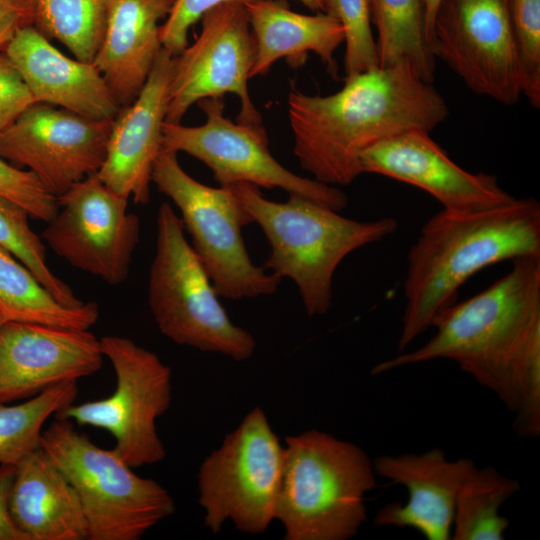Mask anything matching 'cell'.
I'll use <instances>...</instances> for the list:
<instances>
[{"label":"cell","instance_id":"obj_15","mask_svg":"<svg viewBox=\"0 0 540 540\" xmlns=\"http://www.w3.org/2000/svg\"><path fill=\"white\" fill-rule=\"evenodd\" d=\"M113 120L34 102L0 132V157L27 167L58 197L104 163Z\"/></svg>","mask_w":540,"mask_h":540},{"label":"cell","instance_id":"obj_28","mask_svg":"<svg viewBox=\"0 0 540 540\" xmlns=\"http://www.w3.org/2000/svg\"><path fill=\"white\" fill-rule=\"evenodd\" d=\"M77 394V381H67L20 404L0 403V465H17L40 448L47 419L74 403Z\"/></svg>","mask_w":540,"mask_h":540},{"label":"cell","instance_id":"obj_8","mask_svg":"<svg viewBox=\"0 0 540 540\" xmlns=\"http://www.w3.org/2000/svg\"><path fill=\"white\" fill-rule=\"evenodd\" d=\"M177 154L162 147L152 183L180 211L191 246L217 295L239 300L274 294L281 280L252 262L242 237V228L252 220L232 188L195 180L181 167Z\"/></svg>","mask_w":540,"mask_h":540},{"label":"cell","instance_id":"obj_25","mask_svg":"<svg viewBox=\"0 0 540 540\" xmlns=\"http://www.w3.org/2000/svg\"><path fill=\"white\" fill-rule=\"evenodd\" d=\"M371 24L377 30L379 66L408 62L433 83L436 58L426 32L424 0H368Z\"/></svg>","mask_w":540,"mask_h":540},{"label":"cell","instance_id":"obj_22","mask_svg":"<svg viewBox=\"0 0 540 540\" xmlns=\"http://www.w3.org/2000/svg\"><path fill=\"white\" fill-rule=\"evenodd\" d=\"M9 511L28 540H87L77 492L40 447L17 465Z\"/></svg>","mask_w":540,"mask_h":540},{"label":"cell","instance_id":"obj_29","mask_svg":"<svg viewBox=\"0 0 540 540\" xmlns=\"http://www.w3.org/2000/svg\"><path fill=\"white\" fill-rule=\"evenodd\" d=\"M29 217L24 207L0 195V246L16 257L59 303L82 306L85 302L49 268L45 245L32 231Z\"/></svg>","mask_w":540,"mask_h":540},{"label":"cell","instance_id":"obj_27","mask_svg":"<svg viewBox=\"0 0 540 540\" xmlns=\"http://www.w3.org/2000/svg\"><path fill=\"white\" fill-rule=\"evenodd\" d=\"M107 0H32L33 26L62 43L75 59L92 63L106 25Z\"/></svg>","mask_w":540,"mask_h":540},{"label":"cell","instance_id":"obj_23","mask_svg":"<svg viewBox=\"0 0 540 540\" xmlns=\"http://www.w3.org/2000/svg\"><path fill=\"white\" fill-rule=\"evenodd\" d=\"M255 42V59L250 78L266 74L279 59L301 66L314 52L337 77L334 54L344 43L340 23L325 13L294 12L279 0H255L245 5Z\"/></svg>","mask_w":540,"mask_h":540},{"label":"cell","instance_id":"obj_3","mask_svg":"<svg viewBox=\"0 0 540 540\" xmlns=\"http://www.w3.org/2000/svg\"><path fill=\"white\" fill-rule=\"evenodd\" d=\"M528 256H540V204L535 198H514L483 211L436 213L407 255L398 351L434 326L474 274Z\"/></svg>","mask_w":540,"mask_h":540},{"label":"cell","instance_id":"obj_10","mask_svg":"<svg viewBox=\"0 0 540 540\" xmlns=\"http://www.w3.org/2000/svg\"><path fill=\"white\" fill-rule=\"evenodd\" d=\"M100 344L115 371L114 392L104 399L72 403L54 416L108 431L115 440L113 449L132 468L156 464L166 456L156 420L171 403V369L129 338L107 335Z\"/></svg>","mask_w":540,"mask_h":540},{"label":"cell","instance_id":"obj_31","mask_svg":"<svg viewBox=\"0 0 540 540\" xmlns=\"http://www.w3.org/2000/svg\"><path fill=\"white\" fill-rule=\"evenodd\" d=\"M520 63L522 93L540 107V0H510Z\"/></svg>","mask_w":540,"mask_h":540},{"label":"cell","instance_id":"obj_34","mask_svg":"<svg viewBox=\"0 0 540 540\" xmlns=\"http://www.w3.org/2000/svg\"><path fill=\"white\" fill-rule=\"evenodd\" d=\"M35 102L18 71L0 53V132Z\"/></svg>","mask_w":540,"mask_h":540},{"label":"cell","instance_id":"obj_36","mask_svg":"<svg viewBox=\"0 0 540 540\" xmlns=\"http://www.w3.org/2000/svg\"><path fill=\"white\" fill-rule=\"evenodd\" d=\"M16 465H0V540H28L14 523L9 511V495Z\"/></svg>","mask_w":540,"mask_h":540},{"label":"cell","instance_id":"obj_11","mask_svg":"<svg viewBox=\"0 0 540 540\" xmlns=\"http://www.w3.org/2000/svg\"><path fill=\"white\" fill-rule=\"evenodd\" d=\"M206 116L195 127L164 122L162 147L185 152L203 162L221 187L249 183L259 188H280L336 211L348 203L339 188L301 177L282 166L271 154L263 125L234 123L224 115L222 97L197 103Z\"/></svg>","mask_w":540,"mask_h":540},{"label":"cell","instance_id":"obj_33","mask_svg":"<svg viewBox=\"0 0 540 540\" xmlns=\"http://www.w3.org/2000/svg\"><path fill=\"white\" fill-rule=\"evenodd\" d=\"M255 0H175L173 8L161 25L162 47L173 56L179 55L188 45L190 28L209 10L229 2L247 5Z\"/></svg>","mask_w":540,"mask_h":540},{"label":"cell","instance_id":"obj_7","mask_svg":"<svg viewBox=\"0 0 540 540\" xmlns=\"http://www.w3.org/2000/svg\"><path fill=\"white\" fill-rule=\"evenodd\" d=\"M155 255L148 305L160 332L178 345L219 353L235 361L255 352L253 335L229 318L185 228L168 202L157 212Z\"/></svg>","mask_w":540,"mask_h":540},{"label":"cell","instance_id":"obj_12","mask_svg":"<svg viewBox=\"0 0 540 540\" xmlns=\"http://www.w3.org/2000/svg\"><path fill=\"white\" fill-rule=\"evenodd\" d=\"M432 51L478 95L505 105L523 95L510 0H440Z\"/></svg>","mask_w":540,"mask_h":540},{"label":"cell","instance_id":"obj_19","mask_svg":"<svg viewBox=\"0 0 540 540\" xmlns=\"http://www.w3.org/2000/svg\"><path fill=\"white\" fill-rule=\"evenodd\" d=\"M174 56L162 48L137 97L112 121L106 156L97 172L110 189L135 204L150 201L154 162L162 149V128Z\"/></svg>","mask_w":540,"mask_h":540},{"label":"cell","instance_id":"obj_13","mask_svg":"<svg viewBox=\"0 0 540 540\" xmlns=\"http://www.w3.org/2000/svg\"><path fill=\"white\" fill-rule=\"evenodd\" d=\"M201 22L194 43L174 56L165 122L180 123L193 104L232 93L240 100L237 122L262 125L248 90L255 42L246 6L221 4Z\"/></svg>","mask_w":540,"mask_h":540},{"label":"cell","instance_id":"obj_18","mask_svg":"<svg viewBox=\"0 0 540 540\" xmlns=\"http://www.w3.org/2000/svg\"><path fill=\"white\" fill-rule=\"evenodd\" d=\"M373 465L377 476L407 491L405 502H391L377 511L375 526L410 528L427 540L451 539L459 491L477 467L472 459H450L441 448H431L381 455Z\"/></svg>","mask_w":540,"mask_h":540},{"label":"cell","instance_id":"obj_16","mask_svg":"<svg viewBox=\"0 0 540 540\" xmlns=\"http://www.w3.org/2000/svg\"><path fill=\"white\" fill-rule=\"evenodd\" d=\"M104 358L100 339L89 330L5 321L0 327V403L93 375Z\"/></svg>","mask_w":540,"mask_h":540},{"label":"cell","instance_id":"obj_21","mask_svg":"<svg viewBox=\"0 0 540 540\" xmlns=\"http://www.w3.org/2000/svg\"><path fill=\"white\" fill-rule=\"evenodd\" d=\"M175 0H107L106 25L93 63L117 103L129 105L144 86L161 51V21Z\"/></svg>","mask_w":540,"mask_h":540},{"label":"cell","instance_id":"obj_38","mask_svg":"<svg viewBox=\"0 0 540 540\" xmlns=\"http://www.w3.org/2000/svg\"><path fill=\"white\" fill-rule=\"evenodd\" d=\"M301 2L304 6H306L308 9L323 13V0H298Z\"/></svg>","mask_w":540,"mask_h":540},{"label":"cell","instance_id":"obj_24","mask_svg":"<svg viewBox=\"0 0 540 540\" xmlns=\"http://www.w3.org/2000/svg\"><path fill=\"white\" fill-rule=\"evenodd\" d=\"M0 312L6 321L89 330L99 318L95 302L79 307L59 303L35 276L0 246Z\"/></svg>","mask_w":540,"mask_h":540},{"label":"cell","instance_id":"obj_20","mask_svg":"<svg viewBox=\"0 0 540 540\" xmlns=\"http://www.w3.org/2000/svg\"><path fill=\"white\" fill-rule=\"evenodd\" d=\"M4 54L35 102L97 120H113L121 109L93 62L67 57L33 25L18 31Z\"/></svg>","mask_w":540,"mask_h":540},{"label":"cell","instance_id":"obj_14","mask_svg":"<svg viewBox=\"0 0 540 540\" xmlns=\"http://www.w3.org/2000/svg\"><path fill=\"white\" fill-rule=\"evenodd\" d=\"M58 212L42 233L57 256L111 286L124 282L140 240L128 200L91 174L57 197Z\"/></svg>","mask_w":540,"mask_h":540},{"label":"cell","instance_id":"obj_5","mask_svg":"<svg viewBox=\"0 0 540 540\" xmlns=\"http://www.w3.org/2000/svg\"><path fill=\"white\" fill-rule=\"evenodd\" d=\"M377 485L373 460L358 445L308 430L286 438L276 519L286 540H349L367 519Z\"/></svg>","mask_w":540,"mask_h":540},{"label":"cell","instance_id":"obj_6","mask_svg":"<svg viewBox=\"0 0 540 540\" xmlns=\"http://www.w3.org/2000/svg\"><path fill=\"white\" fill-rule=\"evenodd\" d=\"M41 448L78 494L87 522V540H139L175 512L169 492L140 477L113 449H104L57 419L45 430Z\"/></svg>","mask_w":540,"mask_h":540},{"label":"cell","instance_id":"obj_9","mask_svg":"<svg viewBox=\"0 0 540 540\" xmlns=\"http://www.w3.org/2000/svg\"><path fill=\"white\" fill-rule=\"evenodd\" d=\"M284 464L285 447L265 412L253 408L199 468L206 527L218 533L231 520L244 533L264 532L276 519Z\"/></svg>","mask_w":540,"mask_h":540},{"label":"cell","instance_id":"obj_30","mask_svg":"<svg viewBox=\"0 0 540 540\" xmlns=\"http://www.w3.org/2000/svg\"><path fill=\"white\" fill-rule=\"evenodd\" d=\"M323 13L344 30V71L351 76L379 66L368 0H323Z\"/></svg>","mask_w":540,"mask_h":540},{"label":"cell","instance_id":"obj_32","mask_svg":"<svg viewBox=\"0 0 540 540\" xmlns=\"http://www.w3.org/2000/svg\"><path fill=\"white\" fill-rule=\"evenodd\" d=\"M0 195L24 207L33 219L49 222L58 212L57 197L29 170L0 157Z\"/></svg>","mask_w":540,"mask_h":540},{"label":"cell","instance_id":"obj_2","mask_svg":"<svg viewBox=\"0 0 540 540\" xmlns=\"http://www.w3.org/2000/svg\"><path fill=\"white\" fill-rule=\"evenodd\" d=\"M287 104L300 166L332 186L363 174L361 155L372 145L410 130L430 132L449 114L441 94L408 62L346 76L327 96L292 90Z\"/></svg>","mask_w":540,"mask_h":540},{"label":"cell","instance_id":"obj_39","mask_svg":"<svg viewBox=\"0 0 540 540\" xmlns=\"http://www.w3.org/2000/svg\"><path fill=\"white\" fill-rule=\"evenodd\" d=\"M5 318L3 317L2 313L0 312V327L2 326V324L5 322Z\"/></svg>","mask_w":540,"mask_h":540},{"label":"cell","instance_id":"obj_4","mask_svg":"<svg viewBox=\"0 0 540 540\" xmlns=\"http://www.w3.org/2000/svg\"><path fill=\"white\" fill-rule=\"evenodd\" d=\"M229 187L269 242L270 254L263 268L296 284L308 316L329 311L333 277L340 263L353 251L391 235L398 226L391 217L350 219L300 196L274 202L249 183Z\"/></svg>","mask_w":540,"mask_h":540},{"label":"cell","instance_id":"obj_37","mask_svg":"<svg viewBox=\"0 0 540 540\" xmlns=\"http://www.w3.org/2000/svg\"><path fill=\"white\" fill-rule=\"evenodd\" d=\"M425 1V14H426V32L427 37L432 47V25L436 8L440 0H424Z\"/></svg>","mask_w":540,"mask_h":540},{"label":"cell","instance_id":"obj_26","mask_svg":"<svg viewBox=\"0 0 540 540\" xmlns=\"http://www.w3.org/2000/svg\"><path fill=\"white\" fill-rule=\"evenodd\" d=\"M519 490L516 479L493 466H477L459 491L451 539L504 540L510 521L500 509Z\"/></svg>","mask_w":540,"mask_h":540},{"label":"cell","instance_id":"obj_35","mask_svg":"<svg viewBox=\"0 0 540 540\" xmlns=\"http://www.w3.org/2000/svg\"><path fill=\"white\" fill-rule=\"evenodd\" d=\"M34 23L32 0H0V53L21 29Z\"/></svg>","mask_w":540,"mask_h":540},{"label":"cell","instance_id":"obj_1","mask_svg":"<svg viewBox=\"0 0 540 540\" xmlns=\"http://www.w3.org/2000/svg\"><path fill=\"white\" fill-rule=\"evenodd\" d=\"M434 335L411 351L377 363L372 375L437 359L492 392L523 439L540 436V256L512 268L478 294L455 302L435 322Z\"/></svg>","mask_w":540,"mask_h":540},{"label":"cell","instance_id":"obj_17","mask_svg":"<svg viewBox=\"0 0 540 540\" xmlns=\"http://www.w3.org/2000/svg\"><path fill=\"white\" fill-rule=\"evenodd\" d=\"M361 169L413 185L448 210L483 211L515 198L496 176L461 168L424 130H410L372 145L361 155Z\"/></svg>","mask_w":540,"mask_h":540}]
</instances>
